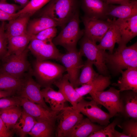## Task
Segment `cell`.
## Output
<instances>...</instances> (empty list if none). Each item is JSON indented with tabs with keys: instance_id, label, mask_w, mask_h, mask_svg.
<instances>
[{
	"instance_id": "obj_1",
	"label": "cell",
	"mask_w": 137,
	"mask_h": 137,
	"mask_svg": "<svg viewBox=\"0 0 137 137\" xmlns=\"http://www.w3.org/2000/svg\"><path fill=\"white\" fill-rule=\"evenodd\" d=\"M80 6V0H50L39 11V15L51 18L62 28L79 10Z\"/></svg>"
},
{
	"instance_id": "obj_2",
	"label": "cell",
	"mask_w": 137,
	"mask_h": 137,
	"mask_svg": "<svg viewBox=\"0 0 137 137\" xmlns=\"http://www.w3.org/2000/svg\"><path fill=\"white\" fill-rule=\"evenodd\" d=\"M31 70L38 83L44 88L51 87L66 71L64 66L59 64L48 60L41 61L36 59L33 63Z\"/></svg>"
},
{
	"instance_id": "obj_3",
	"label": "cell",
	"mask_w": 137,
	"mask_h": 137,
	"mask_svg": "<svg viewBox=\"0 0 137 137\" xmlns=\"http://www.w3.org/2000/svg\"><path fill=\"white\" fill-rule=\"evenodd\" d=\"M106 65L116 74L130 67H137V42L128 46L118 47L114 52L108 53Z\"/></svg>"
},
{
	"instance_id": "obj_4",
	"label": "cell",
	"mask_w": 137,
	"mask_h": 137,
	"mask_svg": "<svg viewBox=\"0 0 137 137\" xmlns=\"http://www.w3.org/2000/svg\"><path fill=\"white\" fill-rule=\"evenodd\" d=\"M80 22L78 10L53 39L54 44L63 47L67 52L77 50V43L84 35V30L80 28Z\"/></svg>"
},
{
	"instance_id": "obj_5",
	"label": "cell",
	"mask_w": 137,
	"mask_h": 137,
	"mask_svg": "<svg viewBox=\"0 0 137 137\" xmlns=\"http://www.w3.org/2000/svg\"><path fill=\"white\" fill-rule=\"evenodd\" d=\"M80 40L79 51L82 56L91 61L100 74L108 75L106 61L108 53L99 48L96 43L84 35Z\"/></svg>"
},
{
	"instance_id": "obj_6",
	"label": "cell",
	"mask_w": 137,
	"mask_h": 137,
	"mask_svg": "<svg viewBox=\"0 0 137 137\" xmlns=\"http://www.w3.org/2000/svg\"><path fill=\"white\" fill-rule=\"evenodd\" d=\"M83 118V114L73 106L65 107L59 113L56 122L55 136L66 137L74 127Z\"/></svg>"
},
{
	"instance_id": "obj_7",
	"label": "cell",
	"mask_w": 137,
	"mask_h": 137,
	"mask_svg": "<svg viewBox=\"0 0 137 137\" xmlns=\"http://www.w3.org/2000/svg\"><path fill=\"white\" fill-rule=\"evenodd\" d=\"M29 50L27 48L21 54L11 55L3 60L0 71L19 78H22L30 67L27 57Z\"/></svg>"
},
{
	"instance_id": "obj_8",
	"label": "cell",
	"mask_w": 137,
	"mask_h": 137,
	"mask_svg": "<svg viewBox=\"0 0 137 137\" xmlns=\"http://www.w3.org/2000/svg\"><path fill=\"white\" fill-rule=\"evenodd\" d=\"M98 104L104 106L112 118L120 113V91L113 87L106 91L92 92L89 94Z\"/></svg>"
},
{
	"instance_id": "obj_9",
	"label": "cell",
	"mask_w": 137,
	"mask_h": 137,
	"mask_svg": "<svg viewBox=\"0 0 137 137\" xmlns=\"http://www.w3.org/2000/svg\"><path fill=\"white\" fill-rule=\"evenodd\" d=\"M27 47L36 59L39 61H59L62 54L52 40L44 41L32 38Z\"/></svg>"
},
{
	"instance_id": "obj_10",
	"label": "cell",
	"mask_w": 137,
	"mask_h": 137,
	"mask_svg": "<svg viewBox=\"0 0 137 137\" xmlns=\"http://www.w3.org/2000/svg\"><path fill=\"white\" fill-rule=\"evenodd\" d=\"M84 26V35L96 43L99 42L108 29L112 19L93 18L84 15L81 18Z\"/></svg>"
},
{
	"instance_id": "obj_11",
	"label": "cell",
	"mask_w": 137,
	"mask_h": 137,
	"mask_svg": "<svg viewBox=\"0 0 137 137\" xmlns=\"http://www.w3.org/2000/svg\"><path fill=\"white\" fill-rule=\"evenodd\" d=\"M80 53L77 49L62 54L59 61L65 68L69 80L75 88L84 63Z\"/></svg>"
},
{
	"instance_id": "obj_12",
	"label": "cell",
	"mask_w": 137,
	"mask_h": 137,
	"mask_svg": "<svg viewBox=\"0 0 137 137\" xmlns=\"http://www.w3.org/2000/svg\"><path fill=\"white\" fill-rule=\"evenodd\" d=\"M93 99L87 101L82 98L78 103L77 108L91 121L106 126L110 123L111 117L109 113L102 110Z\"/></svg>"
},
{
	"instance_id": "obj_13",
	"label": "cell",
	"mask_w": 137,
	"mask_h": 137,
	"mask_svg": "<svg viewBox=\"0 0 137 137\" xmlns=\"http://www.w3.org/2000/svg\"><path fill=\"white\" fill-rule=\"evenodd\" d=\"M25 79L23 85L18 92L20 97L25 98L39 104L46 109L52 110L46 104L42 95L40 85L33 78L31 70Z\"/></svg>"
},
{
	"instance_id": "obj_14",
	"label": "cell",
	"mask_w": 137,
	"mask_h": 137,
	"mask_svg": "<svg viewBox=\"0 0 137 137\" xmlns=\"http://www.w3.org/2000/svg\"><path fill=\"white\" fill-rule=\"evenodd\" d=\"M20 97V106L26 112L34 117L37 122L48 121L56 123L59 112L48 110L26 98Z\"/></svg>"
},
{
	"instance_id": "obj_15",
	"label": "cell",
	"mask_w": 137,
	"mask_h": 137,
	"mask_svg": "<svg viewBox=\"0 0 137 137\" xmlns=\"http://www.w3.org/2000/svg\"><path fill=\"white\" fill-rule=\"evenodd\" d=\"M115 22L121 36L118 47L125 46L137 35V15L125 19L115 18Z\"/></svg>"
},
{
	"instance_id": "obj_16",
	"label": "cell",
	"mask_w": 137,
	"mask_h": 137,
	"mask_svg": "<svg viewBox=\"0 0 137 137\" xmlns=\"http://www.w3.org/2000/svg\"><path fill=\"white\" fill-rule=\"evenodd\" d=\"M80 6L84 15L94 19L106 20L110 4L102 0H80Z\"/></svg>"
},
{
	"instance_id": "obj_17",
	"label": "cell",
	"mask_w": 137,
	"mask_h": 137,
	"mask_svg": "<svg viewBox=\"0 0 137 137\" xmlns=\"http://www.w3.org/2000/svg\"><path fill=\"white\" fill-rule=\"evenodd\" d=\"M124 117L137 120V92L120 91V113Z\"/></svg>"
},
{
	"instance_id": "obj_18",
	"label": "cell",
	"mask_w": 137,
	"mask_h": 137,
	"mask_svg": "<svg viewBox=\"0 0 137 137\" xmlns=\"http://www.w3.org/2000/svg\"><path fill=\"white\" fill-rule=\"evenodd\" d=\"M54 84L58 88L59 91L62 94L67 101L74 108L77 109V104L83 97L79 95L70 82L68 74H64Z\"/></svg>"
},
{
	"instance_id": "obj_19",
	"label": "cell",
	"mask_w": 137,
	"mask_h": 137,
	"mask_svg": "<svg viewBox=\"0 0 137 137\" xmlns=\"http://www.w3.org/2000/svg\"><path fill=\"white\" fill-rule=\"evenodd\" d=\"M115 18L112 20L110 27L98 45L99 48L105 50H108L112 54L116 43L119 44L121 41V36L115 22Z\"/></svg>"
},
{
	"instance_id": "obj_20",
	"label": "cell",
	"mask_w": 137,
	"mask_h": 137,
	"mask_svg": "<svg viewBox=\"0 0 137 137\" xmlns=\"http://www.w3.org/2000/svg\"><path fill=\"white\" fill-rule=\"evenodd\" d=\"M111 84L110 77L101 74L98 76L91 82L75 88L81 97L94 91L104 90Z\"/></svg>"
},
{
	"instance_id": "obj_21",
	"label": "cell",
	"mask_w": 137,
	"mask_h": 137,
	"mask_svg": "<svg viewBox=\"0 0 137 137\" xmlns=\"http://www.w3.org/2000/svg\"><path fill=\"white\" fill-rule=\"evenodd\" d=\"M137 15V1L130 0L119 5L110 4L107 14L108 17L125 19Z\"/></svg>"
},
{
	"instance_id": "obj_22",
	"label": "cell",
	"mask_w": 137,
	"mask_h": 137,
	"mask_svg": "<svg viewBox=\"0 0 137 137\" xmlns=\"http://www.w3.org/2000/svg\"><path fill=\"white\" fill-rule=\"evenodd\" d=\"M105 126L95 124L88 118H83L68 133L66 137H88L92 133Z\"/></svg>"
},
{
	"instance_id": "obj_23",
	"label": "cell",
	"mask_w": 137,
	"mask_h": 137,
	"mask_svg": "<svg viewBox=\"0 0 137 137\" xmlns=\"http://www.w3.org/2000/svg\"><path fill=\"white\" fill-rule=\"evenodd\" d=\"M41 91L45 102L49 104L52 111L60 112L65 106V104L67 101L59 90L56 91L51 87H48L44 88Z\"/></svg>"
},
{
	"instance_id": "obj_24",
	"label": "cell",
	"mask_w": 137,
	"mask_h": 137,
	"mask_svg": "<svg viewBox=\"0 0 137 137\" xmlns=\"http://www.w3.org/2000/svg\"><path fill=\"white\" fill-rule=\"evenodd\" d=\"M122 76L114 85L117 86L120 92L132 90L137 92V67H131L125 71H121Z\"/></svg>"
},
{
	"instance_id": "obj_25",
	"label": "cell",
	"mask_w": 137,
	"mask_h": 137,
	"mask_svg": "<svg viewBox=\"0 0 137 137\" xmlns=\"http://www.w3.org/2000/svg\"><path fill=\"white\" fill-rule=\"evenodd\" d=\"M7 39V52L3 60L11 55H18L22 53L27 48L32 38L31 35L27 33Z\"/></svg>"
},
{
	"instance_id": "obj_26",
	"label": "cell",
	"mask_w": 137,
	"mask_h": 137,
	"mask_svg": "<svg viewBox=\"0 0 137 137\" xmlns=\"http://www.w3.org/2000/svg\"><path fill=\"white\" fill-rule=\"evenodd\" d=\"M30 17L20 15L8 21L6 24L5 31L7 38L20 36L27 33V25Z\"/></svg>"
},
{
	"instance_id": "obj_27",
	"label": "cell",
	"mask_w": 137,
	"mask_h": 137,
	"mask_svg": "<svg viewBox=\"0 0 137 137\" xmlns=\"http://www.w3.org/2000/svg\"><path fill=\"white\" fill-rule=\"evenodd\" d=\"M58 26L57 23L51 18L45 16L29 21L27 27V33L31 35H36L47 28Z\"/></svg>"
},
{
	"instance_id": "obj_28",
	"label": "cell",
	"mask_w": 137,
	"mask_h": 137,
	"mask_svg": "<svg viewBox=\"0 0 137 137\" xmlns=\"http://www.w3.org/2000/svg\"><path fill=\"white\" fill-rule=\"evenodd\" d=\"M24 79L19 78L0 71V90L18 92L21 89Z\"/></svg>"
},
{
	"instance_id": "obj_29",
	"label": "cell",
	"mask_w": 137,
	"mask_h": 137,
	"mask_svg": "<svg viewBox=\"0 0 137 137\" xmlns=\"http://www.w3.org/2000/svg\"><path fill=\"white\" fill-rule=\"evenodd\" d=\"M19 122L12 128L20 137H24L29 132L37 122L36 119L24 110L20 117Z\"/></svg>"
},
{
	"instance_id": "obj_30",
	"label": "cell",
	"mask_w": 137,
	"mask_h": 137,
	"mask_svg": "<svg viewBox=\"0 0 137 137\" xmlns=\"http://www.w3.org/2000/svg\"><path fill=\"white\" fill-rule=\"evenodd\" d=\"M56 124L48 121L37 122L28 134L33 137H53L55 134Z\"/></svg>"
},
{
	"instance_id": "obj_31",
	"label": "cell",
	"mask_w": 137,
	"mask_h": 137,
	"mask_svg": "<svg viewBox=\"0 0 137 137\" xmlns=\"http://www.w3.org/2000/svg\"><path fill=\"white\" fill-rule=\"evenodd\" d=\"M19 106H12L0 109V116L9 129L13 128L21 116L22 111Z\"/></svg>"
},
{
	"instance_id": "obj_32",
	"label": "cell",
	"mask_w": 137,
	"mask_h": 137,
	"mask_svg": "<svg viewBox=\"0 0 137 137\" xmlns=\"http://www.w3.org/2000/svg\"><path fill=\"white\" fill-rule=\"evenodd\" d=\"M93 65V63L87 59L85 61L75 88L91 82L98 76L99 74L94 69Z\"/></svg>"
},
{
	"instance_id": "obj_33",
	"label": "cell",
	"mask_w": 137,
	"mask_h": 137,
	"mask_svg": "<svg viewBox=\"0 0 137 137\" xmlns=\"http://www.w3.org/2000/svg\"><path fill=\"white\" fill-rule=\"evenodd\" d=\"M50 0H30L24 7L17 12L20 15H26L30 17L46 5Z\"/></svg>"
},
{
	"instance_id": "obj_34",
	"label": "cell",
	"mask_w": 137,
	"mask_h": 137,
	"mask_svg": "<svg viewBox=\"0 0 137 137\" xmlns=\"http://www.w3.org/2000/svg\"><path fill=\"white\" fill-rule=\"evenodd\" d=\"M120 119H115L104 127L91 134L88 137H113L115 128L120 124Z\"/></svg>"
},
{
	"instance_id": "obj_35",
	"label": "cell",
	"mask_w": 137,
	"mask_h": 137,
	"mask_svg": "<svg viewBox=\"0 0 137 137\" xmlns=\"http://www.w3.org/2000/svg\"><path fill=\"white\" fill-rule=\"evenodd\" d=\"M137 120L130 119L126 120L117 126L123 129L122 132L129 137H137Z\"/></svg>"
},
{
	"instance_id": "obj_36",
	"label": "cell",
	"mask_w": 137,
	"mask_h": 137,
	"mask_svg": "<svg viewBox=\"0 0 137 137\" xmlns=\"http://www.w3.org/2000/svg\"><path fill=\"white\" fill-rule=\"evenodd\" d=\"M56 27H50L41 31L36 35H31L32 39L44 41L53 40L57 36V30Z\"/></svg>"
},
{
	"instance_id": "obj_37",
	"label": "cell",
	"mask_w": 137,
	"mask_h": 137,
	"mask_svg": "<svg viewBox=\"0 0 137 137\" xmlns=\"http://www.w3.org/2000/svg\"><path fill=\"white\" fill-rule=\"evenodd\" d=\"M5 21L0 24V58L2 59L6 55L7 51L8 39L5 31Z\"/></svg>"
},
{
	"instance_id": "obj_38",
	"label": "cell",
	"mask_w": 137,
	"mask_h": 137,
	"mask_svg": "<svg viewBox=\"0 0 137 137\" xmlns=\"http://www.w3.org/2000/svg\"><path fill=\"white\" fill-rule=\"evenodd\" d=\"M20 97H4L0 99V109L14 106H20Z\"/></svg>"
},
{
	"instance_id": "obj_39",
	"label": "cell",
	"mask_w": 137,
	"mask_h": 137,
	"mask_svg": "<svg viewBox=\"0 0 137 137\" xmlns=\"http://www.w3.org/2000/svg\"><path fill=\"white\" fill-rule=\"evenodd\" d=\"M21 8L20 6L15 4L0 3V10L10 14L16 13Z\"/></svg>"
},
{
	"instance_id": "obj_40",
	"label": "cell",
	"mask_w": 137,
	"mask_h": 137,
	"mask_svg": "<svg viewBox=\"0 0 137 137\" xmlns=\"http://www.w3.org/2000/svg\"><path fill=\"white\" fill-rule=\"evenodd\" d=\"M13 132L7 128L0 116V137H9L13 136Z\"/></svg>"
},
{
	"instance_id": "obj_41",
	"label": "cell",
	"mask_w": 137,
	"mask_h": 137,
	"mask_svg": "<svg viewBox=\"0 0 137 137\" xmlns=\"http://www.w3.org/2000/svg\"><path fill=\"white\" fill-rule=\"evenodd\" d=\"M16 13L15 14H10L0 10V21H9L19 16Z\"/></svg>"
},
{
	"instance_id": "obj_42",
	"label": "cell",
	"mask_w": 137,
	"mask_h": 137,
	"mask_svg": "<svg viewBox=\"0 0 137 137\" xmlns=\"http://www.w3.org/2000/svg\"><path fill=\"white\" fill-rule=\"evenodd\" d=\"M130 0H108L107 3L108 4H121L128 2Z\"/></svg>"
},
{
	"instance_id": "obj_43",
	"label": "cell",
	"mask_w": 137,
	"mask_h": 137,
	"mask_svg": "<svg viewBox=\"0 0 137 137\" xmlns=\"http://www.w3.org/2000/svg\"><path fill=\"white\" fill-rule=\"evenodd\" d=\"M13 93L9 91L0 90V98L7 97H9Z\"/></svg>"
},
{
	"instance_id": "obj_44",
	"label": "cell",
	"mask_w": 137,
	"mask_h": 137,
	"mask_svg": "<svg viewBox=\"0 0 137 137\" xmlns=\"http://www.w3.org/2000/svg\"><path fill=\"white\" fill-rule=\"evenodd\" d=\"M15 2L19 4L22 8L25 6L29 2V0H13Z\"/></svg>"
},
{
	"instance_id": "obj_45",
	"label": "cell",
	"mask_w": 137,
	"mask_h": 137,
	"mask_svg": "<svg viewBox=\"0 0 137 137\" xmlns=\"http://www.w3.org/2000/svg\"><path fill=\"white\" fill-rule=\"evenodd\" d=\"M113 137H129V136L122 132H119L115 130L113 134Z\"/></svg>"
},
{
	"instance_id": "obj_46",
	"label": "cell",
	"mask_w": 137,
	"mask_h": 137,
	"mask_svg": "<svg viewBox=\"0 0 137 137\" xmlns=\"http://www.w3.org/2000/svg\"><path fill=\"white\" fill-rule=\"evenodd\" d=\"M7 0H0V3H5Z\"/></svg>"
},
{
	"instance_id": "obj_47",
	"label": "cell",
	"mask_w": 137,
	"mask_h": 137,
	"mask_svg": "<svg viewBox=\"0 0 137 137\" xmlns=\"http://www.w3.org/2000/svg\"><path fill=\"white\" fill-rule=\"evenodd\" d=\"M102 0L107 3V2L108 0Z\"/></svg>"
},
{
	"instance_id": "obj_48",
	"label": "cell",
	"mask_w": 137,
	"mask_h": 137,
	"mask_svg": "<svg viewBox=\"0 0 137 137\" xmlns=\"http://www.w3.org/2000/svg\"><path fill=\"white\" fill-rule=\"evenodd\" d=\"M1 66L0 63V67H1Z\"/></svg>"
}]
</instances>
